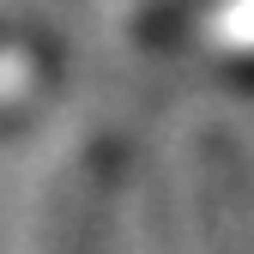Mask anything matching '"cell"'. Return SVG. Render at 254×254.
I'll use <instances>...</instances> for the list:
<instances>
[]
</instances>
